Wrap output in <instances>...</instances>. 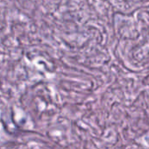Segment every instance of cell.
Returning <instances> with one entry per match:
<instances>
[]
</instances>
